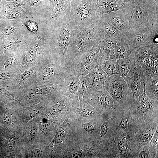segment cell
Returning a JSON list of instances; mask_svg holds the SVG:
<instances>
[{
  "label": "cell",
  "mask_w": 158,
  "mask_h": 158,
  "mask_svg": "<svg viewBox=\"0 0 158 158\" xmlns=\"http://www.w3.org/2000/svg\"></svg>",
  "instance_id": "49"
},
{
  "label": "cell",
  "mask_w": 158,
  "mask_h": 158,
  "mask_svg": "<svg viewBox=\"0 0 158 158\" xmlns=\"http://www.w3.org/2000/svg\"><path fill=\"white\" fill-rule=\"evenodd\" d=\"M15 61V59L13 58H11L8 59L5 63V66L7 67L11 66L13 65Z\"/></svg>",
  "instance_id": "44"
},
{
  "label": "cell",
  "mask_w": 158,
  "mask_h": 158,
  "mask_svg": "<svg viewBox=\"0 0 158 158\" xmlns=\"http://www.w3.org/2000/svg\"><path fill=\"white\" fill-rule=\"evenodd\" d=\"M158 4L154 0H130L129 6L122 9L130 29L146 27L158 30Z\"/></svg>",
  "instance_id": "2"
},
{
  "label": "cell",
  "mask_w": 158,
  "mask_h": 158,
  "mask_svg": "<svg viewBox=\"0 0 158 158\" xmlns=\"http://www.w3.org/2000/svg\"><path fill=\"white\" fill-rule=\"evenodd\" d=\"M104 14L109 23L124 34L130 30L128 19L122 9Z\"/></svg>",
  "instance_id": "10"
},
{
  "label": "cell",
  "mask_w": 158,
  "mask_h": 158,
  "mask_svg": "<svg viewBox=\"0 0 158 158\" xmlns=\"http://www.w3.org/2000/svg\"><path fill=\"white\" fill-rule=\"evenodd\" d=\"M109 124L106 122H104L102 125L100 130V136H104L107 133L109 129Z\"/></svg>",
  "instance_id": "34"
},
{
  "label": "cell",
  "mask_w": 158,
  "mask_h": 158,
  "mask_svg": "<svg viewBox=\"0 0 158 158\" xmlns=\"http://www.w3.org/2000/svg\"><path fill=\"white\" fill-rule=\"evenodd\" d=\"M155 130L148 128L143 130L139 135L138 140L141 144H145L150 143L154 133Z\"/></svg>",
  "instance_id": "26"
},
{
  "label": "cell",
  "mask_w": 158,
  "mask_h": 158,
  "mask_svg": "<svg viewBox=\"0 0 158 158\" xmlns=\"http://www.w3.org/2000/svg\"><path fill=\"white\" fill-rule=\"evenodd\" d=\"M63 77L66 91L74 96L78 95L79 77L64 71Z\"/></svg>",
  "instance_id": "21"
},
{
  "label": "cell",
  "mask_w": 158,
  "mask_h": 158,
  "mask_svg": "<svg viewBox=\"0 0 158 158\" xmlns=\"http://www.w3.org/2000/svg\"><path fill=\"white\" fill-rule=\"evenodd\" d=\"M98 6L96 0H72L71 9L68 16L74 29L87 27L98 18Z\"/></svg>",
  "instance_id": "3"
},
{
  "label": "cell",
  "mask_w": 158,
  "mask_h": 158,
  "mask_svg": "<svg viewBox=\"0 0 158 158\" xmlns=\"http://www.w3.org/2000/svg\"><path fill=\"white\" fill-rule=\"evenodd\" d=\"M120 38L108 37L100 41L99 56L106 59H109L110 50L115 47L118 40Z\"/></svg>",
  "instance_id": "20"
},
{
  "label": "cell",
  "mask_w": 158,
  "mask_h": 158,
  "mask_svg": "<svg viewBox=\"0 0 158 158\" xmlns=\"http://www.w3.org/2000/svg\"><path fill=\"white\" fill-rule=\"evenodd\" d=\"M17 45L15 41H11L8 42L5 46V49L7 50H11L14 48Z\"/></svg>",
  "instance_id": "39"
},
{
  "label": "cell",
  "mask_w": 158,
  "mask_h": 158,
  "mask_svg": "<svg viewBox=\"0 0 158 158\" xmlns=\"http://www.w3.org/2000/svg\"><path fill=\"white\" fill-rule=\"evenodd\" d=\"M68 132V127L66 122H64L59 128L56 134L55 139L57 140L62 139Z\"/></svg>",
  "instance_id": "28"
},
{
  "label": "cell",
  "mask_w": 158,
  "mask_h": 158,
  "mask_svg": "<svg viewBox=\"0 0 158 158\" xmlns=\"http://www.w3.org/2000/svg\"><path fill=\"white\" fill-rule=\"evenodd\" d=\"M71 0H59L52 11L49 21L53 23L61 16H68L71 11Z\"/></svg>",
  "instance_id": "17"
},
{
  "label": "cell",
  "mask_w": 158,
  "mask_h": 158,
  "mask_svg": "<svg viewBox=\"0 0 158 158\" xmlns=\"http://www.w3.org/2000/svg\"><path fill=\"white\" fill-rule=\"evenodd\" d=\"M134 61L129 56L116 61L115 63L116 74L124 78L129 72Z\"/></svg>",
  "instance_id": "19"
},
{
  "label": "cell",
  "mask_w": 158,
  "mask_h": 158,
  "mask_svg": "<svg viewBox=\"0 0 158 158\" xmlns=\"http://www.w3.org/2000/svg\"><path fill=\"white\" fill-rule=\"evenodd\" d=\"M9 77V75L6 74H1V75H0V78L2 79L8 78Z\"/></svg>",
  "instance_id": "45"
},
{
  "label": "cell",
  "mask_w": 158,
  "mask_h": 158,
  "mask_svg": "<svg viewBox=\"0 0 158 158\" xmlns=\"http://www.w3.org/2000/svg\"><path fill=\"white\" fill-rule=\"evenodd\" d=\"M158 54V44L153 43L141 47L132 51L129 56L134 62L139 63L150 56Z\"/></svg>",
  "instance_id": "13"
},
{
  "label": "cell",
  "mask_w": 158,
  "mask_h": 158,
  "mask_svg": "<svg viewBox=\"0 0 158 158\" xmlns=\"http://www.w3.org/2000/svg\"><path fill=\"white\" fill-rule=\"evenodd\" d=\"M6 1L8 2H11L15 0H6Z\"/></svg>",
  "instance_id": "46"
},
{
  "label": "cell",
  "mask_w": 158,
  "mask_h": 158,
  "mask_svg": "<svg viewBox=\"0 0 158 158\" xmlns=\"http://www.w3.org/2000/svg\"><path fill=\"white\" fill-rule=\"evenodd\" d=\"M149 154V152L147 150H142L139 154V157L147 158L148 157Z\"/></svg>",
  "instance_id": "42"
},
{
  "label": "cell",
  "mask_w": 158,
  "mask_h": 158,
  "mask_svg": "<svg viewBox=\"0 0 158 158\" xmlns=\"http://www.w3.org/2000/svg\"><path fill=\"white\" fill-rule=\"evenodd\" d=\"M36 55V51L35 49H30L26 55V59L27 61L28 62L33 61L35 59Z\"/></svg>",
  "instance_id": "32"
},
{
  "label": "cell",
  "mask_w": 158,
  "mask_h": 158,
  "mask_svg": "<svg viewBox=\"0 0 158 158\" xmlns=\"http://www.w3.org/2000/svg\"><path fill=\"white\" fill-rule=\"evenodd\" d=\"M40 151L39 150L36 149L31 152V156L32 157H37L40 154Z\"/></svg>",
  "instance_id": "43"
},
{
  "label": "cell",
  "mask_w": 158,
  "mask_h": 158,
  "mask_svg": "<svg viewBox=\"0 0 158 158\" xmlns=\"http://www.w3.org/2000/svg\"><path fill=\"white\" fill-rule=\"evenodd\" d=\"M119 124L122 128L126 129L130 125L129 119L126 117L122 118L119 122Z\"/></svg>",
  "instance_id": "35"
},
{
  "label": "cell",
  "mask_w": 158,
  "mask_h": 158,
  "mask_svg": "<svg viewBox=\"0 0 158 158\" xmlns=\"http://www.w3.org/2000/svg\"><path fill=\"white\" fill-rule=\"evenodd\" d=\"M116 61L110 59H106L99 57L98 60V66L109 76L116 74L115 68Z\"/></svg>",
  "instance_id": "23"
},
{
  "label": "cell",
  "mask_w": 158,
  "mask_h": 158,
  "mask_svg": "<svg viewBox=\"0 0 158 158\" xmlns=\"http://www.w3.org/2000/svg\"><path fill=\"white\" fill-rule=\"evenodd\" d=\"M54 35V50L56 58L63 68L64 66L68 47L75 29L71 25L68 16H61L56 21Z\"/></svg>",
  "instance_id": "4"
},
{
  "label": "cell",
  "mask_w": 158,
  "mask_h": 158,
  "mask_svg": "<svg viewBox=\"0 0 158 158\" xmlns=\"http://www.w3.org/2000/svg\"><path fill=\"white\" fill-rule=\"evenodd\" d=\"M102 32L97 20L90 26L75 29L68 47L63 70L70 73L77 64L79 58L89 51L97 42L102 39Z\"/></svg>",
  "instance_id": "1"
},
{
  "label": "cell",
  "mask_w": 158,
  "mask_h": 158,
  "mask_svg": "<svg viewBox=\"0 0 158 158\" xmlns=\"http://www.w3.org/2000/svg\"><path fill=\"white\" fill-rule=\"evenodd\" d=\"M100 49L99 42H96L89 51L80 56L77 65L68 73L79 77L89 74L98 65Z\"/></svg>",
  "instance_id": "7"
},
{
  "label": "cell",
  "mask_w": 158,
  "mask_h": 158,
  "mask_svg": "<svg viewBox=\"0 0 158 158\" xmlns=\"http://www.w3.org/2000/svg\"><path fill=\"white\" fill-rule=\"evenodd\" d=\"M90 77V72L86 75L79 77L78 95L81 99L87 91L89 85Z\"/></svg>",
  "instance_id": "24"
},
{
  "label": "cell",
  "mask_w": 158,
  "mask_h": 158,
  "mask_svg": "<svg viewBox=\"0 0 158 158\" xmlns=\"http://www.w3.org/2000/svg\"><path fill=\"white\" fill-rule=\"evenodd\" d=\"M98 20L102 32V40L108 37L121 38L124 36L123 33L109 23L104 14L99 16Z\"/></svg>",
  "instance_id": "16"
},
{
  "label": "cell",
  "mask_w": 158,
  "mask_h": 158,
  "mask_svg": "<svg viewBox=\"0 0 158 158\" xmlns=\"http://www.w3.org/2000/svg\"><path fill=\"white\" fill-rule=\"evenodd\" d=\"M48 0H28V2L29 6L32 8H35L43 4Z\"/></svg>",
  "instance_id": "31"
},
{
  "label": "cell",
  "mask_w": 158,
  "mask_h": 158,
  "mask_svg": "<svg viewBox=\"0 0 158 158\" xmlns=\"http://www.w3.org/2000/svg\"><path fill=\"white\" fill-rule=\"evenodd\" d=\"M139 64L145 70L158 75V54L150 56Z\"/></svg>",
  "instance_id": "22"
},
{
  "label": "cell",
  "mask_w": 158,
  "mask_h": 158,
  "mask_svg": "<svg viewBox=\"0 0 158 158\" xmlns=\"http://www.w3.org/2000/svg\"><path fill=\"white\" fill-rule=\"evenodd\" d=\"M49 2V9L52 12L54 7L57 4L59 0H48Z\"/></svg>",
  "instance_id": "40"
},
{
  "label": "cell",
  "mask_w": 158,
  "mask_h": 158,
  "mask_svg": "<svg viewBox=\"0 0 158 158\" xmlns=\"http://www.w3.org/2000/svg\"><path fill=\"white\" fill-rule=\"evenodd\" d=\"M118 146L120 153L126 157L128 154L130 147L129 141L124 135H121L118 139Z\"/></svg>",
  "instance_id": "25"
},
{
  "label": "cell",
  "mask_w": 158,
  "mask_h": 158,
  "mask_svg": "<svg viewBox=\"0 0 158 158\" xmlns=\"http://www.w3.org/2000/svg\"><path fill=\"white\" fill-rule=\"evenodd\" d=\"M138 112L145 115L149 112L157 109L158 107V100L151 99L145 93V86L142 93L133 100L132 105Z\"/></svg>",
  "instance_id": "11"
},
{
  "label": "cell",
  "mask_w": 158,
  "mask_h": 158,
  "mask_svg": "<svg viewBox=\"0 0 158 158\" xmlns=\"http://www.w3.org/2000/svg\"><path fill=\"white\" fill-rule=\"evenodd\" d=\"M15 28L12 25H9L6 27L2 31L0 34V38H3L9 37L15 32Z\"/></svg>",
  "instance_id": "29"
},
{
  "label": "cell",
  "mask_w": 158,
  "mask_h": 158,
  "mask_svg": "<svg viewBox=\"0 0 158 158\" xmlns=\"http://www.w3.org/2000/svg\"><path fill=\"white\" fill-rule=\"evenodd\" d=\"M26 0H15L9 2V5L13 8H17L21 7L25 3Z\"/></svg>",
  "instance_id": "33"
},
{
  "label": "cell",
  "mask_w": 158,
  "mask_h": 158,
  "mask_svg": "<svg viewBox=\"0 0 158 158\" xmlns=\"http://www.w3.org/2000/svg\"><path fill=\"white\" fill-rule=\"evenodd\" d=\"M144 75L146 94L150 98L158 100V75L153 74L145 70Z\"/></svg>",
  "instance_id": "14"
},
{
  "label": "cell",
  "mask_w": 158,
  "mask_h": 158,
  "mask_svg": "<svg viewBox=\"0 0 158 158\" xmlns=\"http://www.w3.org/2000/svg\"><path fill=\"white\" fill-rule=\"evenodd\" d=\"M158 127L156 129L154 135L150 141V144L153 146L157 147L158 146Z\"/></svg>",
  "instance_id": "36"
},
{
  "label": "cell",
  "mask_w": 158,
  "mask_h": 158,
  "mask_svg": "<svg viewBox=\"0 0 158 158\" xmlns=\"http://www.w3.org/2000/svg\"><path fill=\"white\" fill-rule=\"evenodd\" d=\"M104 88L121 108L132 106V93L123 77L117 74L107 76Z\"/></svg>",
  "instance_id": "5"
},
{
  "label": "cell",
  "mask_w": 158,
  "mask_h": 158,
  "mask_svg": "<svg viewBox=\"0 0 158 158\" xmlns=\"http://www.w3.org/2000/svg\"><path fill=\"white\" fill-rule=\"evenodd\" d=\"M2 0H0V2L2 1Z\"/></svg>",
  "instance_id": "48"
},
{
  "label": "cell",
  "mask_w": 158,
  "mask_h": 158,
  "mask_svg": "<svg viewBox=\"0 0 158 158\" xmlns=\"http://www.w3.org/2000/svg\"><path fill=\"white\" fill-rule=\"evenodd\" d=\"M130 0H115L108 5L98 7L99 16L104 14L115 12L127 7L130 4Z\"/></svg>",
  "instance_id": "18"
},
{
  "label": "cell",
  "mask_w": 158,
  "mask_h": 158,
  "mask_svg": "<svg viewBox=\"0 0 158 158\" xmlns=\"http://www.w3.org/2000/svg\"><path fill=\"white\" fill-rule=\"evenodd\" d=\"M158 30L146 27L131 29L124 35L132 52L139 47L153 43H158Z\"/></svg>",
  "instance_id": "6"
},
{
  "label": "cell",
  "mask_w": 158,
  "mask_h": 158,
  "mask_svg": "<svg viewBox=\"0 0 158 158\" xmlns=\"http://www.w3.org/2000/svg\"><path fill=\"white\" fill-rule=\"evenodd\" d=\"M115 0H96L98 7L107 6Z\"/></svg>",
  "instance_id": "37"
},
{
  "label": "cell",
  "mask_w": 158,
  "mask_h": 158,
  "mask_svg": "<svg viewBox=\"0 0 158 158\" xmlns=\"http://www.w3.org/2000/svg\"><path fill=\"white\" fill-rule=\"evenodd\" d=\"M90 73L89 85L85 94L104 88V83L107 76L106 73L98 65Z\"/></svg>",
  "instance_id": "12"
},
{
  "label": "cell",
  "mask_w": 158,
  "mask_h": 158,
  "mask_svg": "<svg viewBox=\"0 0 158 158\" xmlns=\"http://www.w3.org/2000/svg\"><path fill=\"white\" fill-rule=\"evenodd\" d=\"M34 71L31 69L25 70L21 75V77L23 80L29 77L33 74Z\"/></svg>",
  "instance_id": "38"
},
{
  "label": "cell",
  "mask_w": 158,
  "mask_h": 158,
  "mask_svg": "<svg viewBox=\"0 0 158 158\" xmlns=\"http://www.w3.org/2000/svg\"><path fill=\"white\" fill-rule=\"evenodd\" d=\"M123 78L132 92L133 100L143 91L145 86L144 70L140 64L134 62Z\"/></svg>",
  "instance_id": "8"
},
{
  "label": "cell",
  "mask_w": 158,
  "mask_h": 158,
  "mask_svg": "<svg viewBox=\"0 0 158 158\" xmlns=\"http://www.w3.org/2000/svg\"><path fill=\"white\" fill-rule=\"evenodd\" d=\"M4 15L8 19L13 20L19 17L20 13L18 9L12 7L5 10Z\"/></svg>",
  "instance_id": "27"
},
{
  "label": "cell",
  "mask_w": 158,
  "mask_h": 158,
  "mask_svg": "<svg viewBox=\"0 0 158 158\" xmlns=\"http://www.w3.org/2000/svg\"><path fill=\"white\" fill-rule=\"evenodd\" d=\"M84 128L87 132H91L93 131L94 129L93 126L90 123H86L83 125Z\"/></svg>",
  "instance_id": "41"
},
{
  "label": "cell",
  "mask_w": 158,
  "mask_h": 158,
  "mask_svg": "<svg viewBox=\"0 0 158 158\" xmlns=\"http://www.w3.org/2000/svg\"><path fill=\"white\" fill-rule=\"evenodd\" d=\"M154 1L156 3H157V4H158V0H154Z\"/></svg>",
  "instance_id": "47"
},
{
  "label": "cell",
  "mask_w": 158,
  "mask_h": 158,
  "mask_svg": "<svg viewBox=\"0 0 158 158\" xmlns=\"http://www.w3.org/2000/svg\"><path fill=\"white\" fill-rule=\"evenodd\" d=\"M124 35L118 41L115 47L110 50L109 57L111 60H117L129 56L131 53Z\"/></svg>",
  "instance_id": "15"
},
{
  "label": "cell",
  "mask_w": 158,
  "mask_h": 158,
  "mask_svg": "<svg viewBox=\"0 0 158 158\" xmlns=\"http://www.w3.org/2000/svg\"><path fill=\"white\" fill-rule=\"evenodd\" d=\"M25 25L27 28L31 32L36 33L38 30V25L34 21L28 20L26 22Z\"/></svg>",
  "instance_id": "30"
},
{
  "label": "cell",
  "mask_w": 158,
  "mask_h": 158,
  "mask_svg": "<svg viewBox=\"0 0 158 158\" xmlns=\"http://www.w3.org/2000/svg\"><path fill=\"white\" fill-rule=\"evenodd\" d=\"M88 93L90 94V101L100 108L112 111L121 108L104 88Z\"/></svg>",
  "instance_id": "9"
}]
</instances>
